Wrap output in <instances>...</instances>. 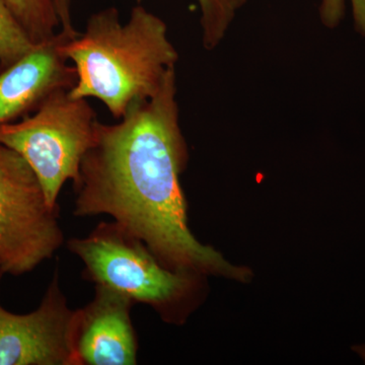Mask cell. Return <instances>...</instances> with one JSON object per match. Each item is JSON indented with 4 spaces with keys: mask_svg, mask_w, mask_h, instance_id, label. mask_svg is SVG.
<instances>
[{
    "mask_svg": "<svg viewBox=\"0 0 365 365\" xmlns=\"http://www.w3.org/2000/svg\"><path fill=\"white\" fill-rule=\"evenodd\" d=\"M176 73L153 97L137 101L117 124L98 121L95 138L73 181V215H109L144 242L165 267L240 277L188 227L180 175L187 148L179 121Z\"/></svg>",
    "mask_w": 365,
    "mask_h": 365,
    "instance_id": "cell-1",
    "label": "cell"
},
{
    "mask_svg": "<svg viewBox=\"0 0 365 365\" xmlns=\"http://www.w3.org/2000/svg\"><path fill=\"white\" fill-rule=\"evenodd\" d=\"M62 52L78 76L71 97L98 98L117 120L134 102L153 97L179 60L165 21L143 6L126 23L116 7L91 14L85 32L66 40Z\"/></svg>",
    "mask_w": 365,
    "mask_h": 365,
    "instance_id": "cell-2",
    "label": "cell"
},
{
    "mask_svg": "<svg viewBox=\"0 0 365 365\" xmlns=\"http://www.w3.org/2000/svg\"><path fill=\"white\" fill-rule=\"evenodd\" d=\"M97 114L86 98L68 90L53 93L31 117L0 125V143L25 158L52 208L67 181H76L81 160L95 138Z\"/></svg>",
    "mask_w": 365,
    "mask_h": 365,
    "instance_id": "cell-3",
    "label": "cell"
},
{
    "mask_svg": "<svg viewBox=\"0 0 365 365\" xmlns=\"http://www.w3.org/2000/svg\"><path fill=\"white\" fill-rule=\"evenodd\" d=\"M67 249L85 265L83 277L111 288L163 316L186 299L196 272L165 267L144 242L114 220L101 222L85 237H72Z\"/></svg>",
    "mask_w": 365,
    "mask_h": 365,
    "instance_id": "cell-4",
    "label": "cell"
},
{
    "mask_svg": "<svg viewBox=\"0 0 365 365\" xmlns=\"http://www.w3.org/2000/svg\"><path fill=\"white\" fill-rule=\"evenodd\" d=\"M58 209L52 208L32 168L0 143V269L19 276L52 258L63 245Z\"/></svg>",
    "mask_w": 365,
    "mask_h": 365,
    "instance_id": "cell-5",
    "label": "cell"
},
{
    "mask_svg": "<svg viewBox=\"0 0 365 365\" xmlns=\"http://www.w3.org/2000/svg\"><path fill=\"white\" fill-rule=\"evenodd\" d=\"M4 275L0 269V281ZM76 313L60 288L58 270L35 311L14 314L0 304V365H78Z\"/></svg>",
    "mask_w": 365,
    "mask_h": 365,
    "instance_id": "cell-6",
    "label": "cell"
},
{
    "mask_svg": "<svg viewBox=\"0 0 365 365\" xmlns=\"http://www.w3.org/2000/svg\"><path fill=\"white\" fill-rule=\"evenodd\" d=\"M134 304L116 290L95 285L93 299L76 309L73 348L78 365H135L138 340Z\"/></svg>",
    "mask_w": 365,
    "mask_h": 365,
    "instance_id": "cell-7",
    "label": "cell"
},
{
    "mask_svg": "<svg viewBox=\"0 0 365 365\" xmlns=\"http://www.w3.org/2000/svg\"><path fill=\"white\" fill-rule=\"evenodd\" d=\"M66 40L63 34L57 33L0 73V125L39 107L55 91L73 88L78 76L62 52Z\"/></svg>",
    "mask_w": 365,
    "mask_h": 365,
    "instance_id": "cell-8",
    "label": "cell"
},
{
    "mask_svg": "<svg viewBox=\"0 0 365 365\" xmlns=\"http://www.w3.org/2000/svg\"><path fill=\"white\" fill-rule=\"evenodd\" d=\"M35 44L51 40L60 26L55 0H6Z\"/></svg>",
    "mask_w": 365,
    "mask_h": 365,
    "instance_id": "cell-9",
    "label": "cell"
},
{
    "mask_svg": "<svg viewBox=\"0 0 365 365\" xmlns=\"http://www.w3.org/2000/svg\"><path fill=\"white\" fill-rule=\"evenodd\" d=\"M247 0H198L201 11L202 43L207 50L215 49L227 33L235 14Z\"/></svg>",
    "mask_w": 365,
    "mask_h": 365,
    "instance_id": "cell-10",
    "label": "cell"
},
{
    "mask_svg": "<svg viewBox=\"0 0 365 365\" xmlns=\"http://www.w3.org/2000/svg\"><path fill=\"white\" fill-rule=\"evenodd\" d=\"M37 44L16 20L6 0H0V66H11Z\"/></svg>",
    "mask_w": 365,
    "mask_h": 365,
    "instance_id": "cell-11",
    "label": "cell"
},
{
    "mask_svg": "<svg viewBox=\"0 0 365 365\" xmlns=\"http://www.w3.org/2000/svg\"><path fill=\"white\" fill-rule=\"evenodd\" d=\"M355 28L365 36V0H351ZM345 14V0H322L319 16L324 25L335 28Z\"/></svg>",
    "mask_w": 365,
    "mask_h": 365,
    "instance_id": "cell-12",
    "label": "cell"
},
{
    "mask_svg": "<svg viewBox=\"0 0 365 365\" xmlns=\"http://www.w3.org/2000/svg\"><path fill=\"white\" fill-rule=\"evenodd\" d=\"M71 4L72 0H55V6L60 21L59 32L63 34L69 40L74 39L79 35L72 24Z\"/></svg>",
    "mask_w": 365,
    "mask_h": 365,
    "instance_id": "cell-13",
    "label": "cell"
}]
</instances>
